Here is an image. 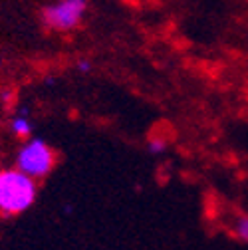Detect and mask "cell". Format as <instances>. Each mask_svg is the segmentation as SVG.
Instances as JSON below:
<instances>
[{
    "mask_svg": "<svg viewBox=\"0 0 248 250\" xmlns=\"http://www.w3.org/2000/svg\"><path fill=\"white\" fill-rule=\"evenodd\" d=\"M38 185L18 169L0 171V214L16 216L26 212L36 201Z\"/></svg>",
    "mask_w": 248,
    "mask_h": 250,
    "instance_id": "cell-1",
    "label": "cell"
},
{
    "mask_svg": "<svg viewBox=\"0 0 248 250\" xmlns=\"http://www.w3.org/2000/svg\"><path fill=\"white\" fill-rule=\"evenodd\" d=\"M56 165L54 149L40 137L28 139L16 153V169L30 179H44Z\"/></svg>",
    "mask_w": 248,
    "mask_h": 250,
    "instance_id": "cell-2",
    "label": "cell"
},
{
    "mask_svg": "<svg viewBox=\"0 0 248 250\" xmlns=\"http://www.w3.org/2000/svg\"><path fill=\"white\" fill-rule=\"evenodd\" d=\"M85 8L87 0H56L54 4H48L42 10V20L52 30L68 32L83 20Z\"/></svg>",
    "mask_w": 248,
    "mask_h": 250,
    "instance_id": "cell-3",
    "label": "cell"
},
{
    "mask_svg": "<svg viewBox=\"0 0 248 250\" xmlns=\"http://www.w3.org/2000/svg\"><path fill=\"white\" fill-rule=\"evenodd\" d=\"M10 129L16 137H28L32 133V123H30L26 115H14L10 121Z\"/></svg>",
    "mask_w": 248,
    "mask_h": 250,
    "instance_id": "cell-4",
    "label": "cell"
},
{
    "mask_svg": "<svg viewBox=\"0 0 248 250\" xmlns=\"http://www.w3.org/2000/svg\"><path fill=\"white\" fill-rule=\"evenodd\" d=\"M232 230H234V236L242 242H248V216H238L234 225H232Z\"/></svg>",
    "mask_w": 248,
    "mask_h": 250,
    "instance_id": "cell-5",
    "label": "cell"
},
{
    "mask_svg": "<svg viewBox=\"0 0 248 250\" xmlns=\"http://www.w3.org/2000/svg\"><path fill=\"white\" fill-rule=\"evenodd\" d=\"M149 153H153V155H159V153H163L165 149H167V141L163 139V137H155V139H151L149 141Z\"/></svg>",
    "mask_w": 248,
    "mask_h": 250,
    "instance_id": "cell-6",
    "label": "cell"
},
{
    "mask_svg": "<svg viewBox=\"0 0 248 250\" xmlns=\"http://www.w3.org/2000/svg\"><path fill=\"white\" fill-rule=\"evenodd\" d=\"M78 68H80L82 72H89V64H87V62H82V64H80Z\"/></svg>",
    "mask_w": 248,
    "mask_h": 250,
    "instance_id": "cell-7",
    "label": "cell"
},
{
    "mask_svg": "<svg viewBox=\"0 0 248 250\" xmlns=\"http://www.w3.org/2000/svg\"><path fill=\"white\" fill-rule=\"evenodd\" d=\"M0 64H2V60H0Z\"/></svg>",
    "mask_w": 248,
    "mask_h": 250,
    "instance_id": "cell-8",
    "label": "cell"
}]
</instances>
